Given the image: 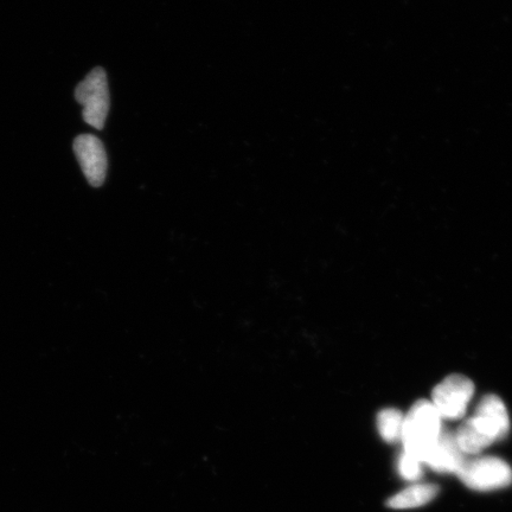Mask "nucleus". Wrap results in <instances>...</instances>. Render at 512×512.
Returning <instances> with one entry per match:
<instances>
[{"mask_svg": "<svg viewBox=\"0 0 512 512\" xmlns=\"http://www.w3.org/2000/svg\"><path fill=\"white\" fill-rule=\"evenodd\" d=\"M441 433V418L437 409L432 402L420 400L405 416L401 441L405 452L424 464L427 453L437 443Z\"/></svg>", "mask_w": 512, "mask_h": 512, "instance_id": "1", "label": "nucleus"}, {"mask_svg": "<svg viewBox=\"0 0 512 512\" xmlns=\"http://www.w3.org/2000/svg\"><path fill=\"white\" fill-rule=\"evenodd\" d=\"M457 476L467 488L480 492L501 490L512 483L510 465L496 457L465 460Z\"/></svg>", "mask_w": 512, "mask_h": 512, "instance_id": "2", "label": "nucleus"}, {"mask_svg": "<svg viewBox=\"0 0 512 512\" xmlns=\"http://www.w3.org/2000/svg\"><path fill=\"white\" fill-rule=\"evenodd\" d=\"M76 100L83 106L86 123L102 130L110 112V91L105 70L98 67L86 76L75 92Z\"/></svg>", "mask_w": 512, "mask_h": 512, "instance_id": "3", "label": "nucleus"}, {"mask_svg": "<svg viewBox=\"0 0 512 512\" xmlns=\"http://www.w3.org/2000/svg\"><path fill=\"white\" fill-rule=\"evenodd\" d=\"M475 384L463 375H451L434 388L432 403L441 419L463 418L472 396Z\"/></svg>", "mask_w": 512, "mask_h": 512, "instance_id": "4", "label": "nucleus"}, {"mask_svg": "<svg viewBox=\"0 0 512 512\" xmlns=\"http://www.w3.org/2000/svg\"><path fill=\"white\" fill-rule=\"evenodd\" d=\"M470 420L491 444L507 437L510 431L507 407L496 395L484 396Z\"/></svg>", "mask_w": 512, "mask_h": 512, "instance_id": "5", "label": "nucleus"}, {"mask_svg": "<svg viewBox=\"0 0 512 512\" xmlns=\"http://www.w3.org/2000/svg\"><path fill=\"white\" fill-rule=\"evenodd\" d=\"M74 151L89 184L101 187L107 174V155L101 140L92 134H82L75 139Z\"/></svg>", "mask_w": 512, "mask_h": 512, "instance_id": "6", "label": "nucleus"}, {"mask_svg": "<svg viewBox=\"0 0 512 512\" xmlns=\"http://www.w3.org/2000/svg\"><path fill=\"white\" fill-rule=\"evenodd\" d=\"M465 460V454L460 451L454 434L443 432L427 453L424 464L435 472L457 475Z\"/></svg>", "mask_w": 512, "mask_h": 512, "instance_id": "7", "label": "nucleus"}, {"mask_svg": "<svg viewBox=\"0 0 512 512\" xmlns=\"http://www.w3.org/2000/svg\"><path fill=\"white\" fill-rule=\"evenodd\" d=\"M439 488L434 484H414L390 498L388 507L396 510L415 509L433 501Z\"/></svg>", "mask_w": 512, "mask_h": 512, "instance_id": "8", "label": "nucleus"}, {"mask_svg": "<svg viewBox=\"0 0 512 512\" xmlns=\"http://www.w3.org/2000/svg\"><path fill=\"white\" fill-rule=\"evenodd\" d=\"M403 421L405 416L398 409H383L377 418V427L382 439L388 444L399 443L402 437Z\"/></svg>", "mask_w": 512, "mask_h": 512, "instance_id": "9", "label": "nucleus"}, {"mask_svg": "<svg viewBox=\"0 0 512 512\" xmlns=\"http://www.w3.org/2000/svg\"><path fill=\"white\" fill-rule=\"evenodd\" d=\"M398 467L400 476L407 482H416L422 477V463L411 454L403 452Z\"/></svg>", "mask_w": 512, "mask_h": 512, "instance_id": "10", "label": "nucleus"}]
</instances>
